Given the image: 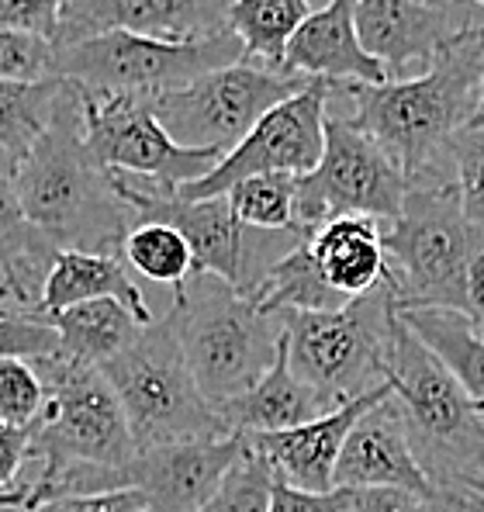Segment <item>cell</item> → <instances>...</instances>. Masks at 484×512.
Instances as JSON below:
<instances>
[{
	"instance_id": "cell-1",
	"label": "cell",
	"mask_w": 484,
	"mask_h": 512,
	"mask_svg": "<svg viewBox=\"0 0 484 512\" xmlns=\"http://www.w3.org/2000/svg\"><path fill=\"white\" fill-rule=\"evenodd\" d=\"M484 21L464 28L426 73L388 84H336L353 104V122L374 135L384 153L402 167L408 184L453 173L446 146L481 111Z\"/></svg>"
},
{
	"instance_id": "cell-2",
	"label": "cell",
	"mask_w": 484,
	"mask_h": 512,
	"mask_svg": "<svg viewBox=\"0 0 484 512\" xmlns=\"http://www.w3.org/2000/svg\"><path fill=\"white\" fill-rule=\"evenodd\" d=\"M18 194L28 222L59 250L125 260L121 253L135 218L111 170L97 163L83 139V97L73 84L56 122L18 163Z\"/></svg>"
},
{
	"instance_id": "cell-3",
	"label": "cell",
	"mask_w": 484,
	"mask_h": 512,
	"mask_svg": "<svg viewBox=\"0 0 484 512\" xmlns=\"http://www.w3.org/2000/svg\"><path fill=\"white\" fill-rule=\"evenodd\" d=\"M180 350L211 409L236 402L277 364L284 346L281 315H263L253 298H242L229 281L194 270L170 298Z\"/></svg>"
},
{
	"instance_id": "cell-4",
	"label": "cell",
	"mask_w": 484,
	"mask_h": 512,
	"mask_svg": "<svg viewBox=\"0 0 484 512\" xmlns=\"http://www.w3.org/2000/svg\"><path fill=\"white\" fill-rule=\"evenodd\" d=\"M384 253L398 312H464L467 270L484 253V222L467 215L453 173H436L408 184L402 215L384 232Z\"/></svg>"
},
{
	"instance_id": "cell-5",
	"label": "cell",
	"mask_w": 484,
	"mask_h": 512,
	"mask_svg": "<svg viewBox=\"0 0 484 512\" xmlns=\"http://www.w3.org/2000/svg\"><path fill=\"white\" fill-rule=\"evenodd\" d=\"M32 364L49 395L42 419L32 426V461L39 464L32 492L73 471L125 474L139 447L104 371L73 364L59 353Z\"/></svg>"
},
{
	"instance_id": "cell-6",
	"label": "cell",
	"mask_w": 484,
	"mask_h": 512,
	"mask_svg": "<svg viewBox=\"0 0 484 512\" xmlns=\"http://www.w3.org/2000/svg\"><path fill=\"white\" fill-rule=\"evenodd\" d=\"M281 322L291 371L336 409L391 384L398 305L388 281L339 312H287Z\"/></svg>"
},
{
	"instance_id": "cell-7",
	"label": "cell",
	"mask_w": 484,
	"mask_h": 512,
	"mask_svg": "<svg viewBox=\"0 0 484 512\" xmlns=\"http://www.w3.org/2000/svg\"><path fill=\"white\" fill-rule=\"evenodd\" d=\"M391 384L405 419L408 440L433 485L484 481V419L457 378L422 346L419 336L395 322L391 340Z\"/></svg>"
},
{
	"instance_id": "cell-8",
	"label": "cell",
	"mask_w": 484,
	"mask_h": 512,
	"mask_svg": "<svg viewBox=\"0 0 484 512\" xmlns=\"http://www.w3.org/2000/svg\"><path fill=\"white\" fill-rule=\"evenodd\" d=\"M111 177H115L121 201L132 208L135 225L139 222L173 225L191 243L198 270L229 281L242 298H253L256 288L267 281L270 270L308 232V229H287V232L249 229L232 212L229 198L187 201L177 194V187L156 184V180L128 177V173H115V170H111Z\"/></svg>"
},
{
	"instance_id": "cell-9",
	"label": "cell",
	"mask_w": 484,
	"mask_h": 512,
	"mask_svg": "<svg viewBox=\"0 0 484 512\" xmlns=\"http://www.w3.org/2000/svg\"><path fill=\"white\" fill-rule=\"evenodd\" d=\"M101 371L115 388L139 450L229 436L194 384L170 315H160L153 326L142 329L139 340Z\"/></svg>"
},
{
	"instance_id": "cell-10",
	"label": "cell",
	"mask_w": 484,
	"mask_h": 512,
	"mask_svg": "<svg viewBox=\"0 0 484 512\" xmlns=\"http://www.w3.org/2000/svg\"><path fill=\"white\" fill-rule=\"evenodd\" d=\"M246 59L232 32L204 42H160L146 35L108 32L73 45H56V77L90 97H153L194 84L204 73Z\"/></svg>"
},
{
	"instance_id": "cell-11",
	"label": "cell",
	"mask_w": 484,
	"mask_h": 512,
	"mask_svg": "<svg viewBox=\"0 0 484 512\" xmlns=\"http://www.w3.org/2000/svg\"><path fill=\"white\" fill-rule=\"evenodd\" d=\"M312 80L287 70H270L253 59L204 73L194 84L153 97L149 111L184 149H208L229 156L267 111L301 94Z\"/></svg>"
},
{
	"instance_id": "cell-12",
	"label": "cell",
	"mask_w": 484,
	"mask_h": 512,
	"mask_svg": "<svg viewBox=\"0 0 484 512\" xmlns=\"http://www.w3.org/2000/svg\"><path fill=\"white\" fill-rule=\"evenodd\" d=\"M408 177L353 118L329 115L319 167L298 180V225L319 229L343 215L391 225L405 208Z\"/></svg>"
},
{
	"instance_id": "cell-13",
	"label": "cell",
	"mask_w": 484,
	"mask_h": 512,
	"mask_svg": "<svg viewBox=\"0 0 484 512\" xmlns=\"http://www.w3.org/2000/svg\"><path fill=\"white\" fill-rule=\"evenodd\" d=\"M332 94H336L332 80H312L301 94L287 97L284 104L267 111L253 132L208 177L177 187V194L187 201L225 198L232 187L249 177H263V173L305 177L312 173L325 153V122H329Z\"/></svg>"
},
{
	"instance_id": "cell-14",
	"label": "cell",
	"mask_w": 484,
	"mask_h": 512,
	"mask_svg": "<svg viewBox=\"0 0 484 512\" xmlns=\"http://www.w3.org/2000/svg\"><path fill=\"white\" fill-rule=\"evenodd\" d=\"M83 139L97 163L128 177H146L166 187H184L208 177L222 153L184 149L166 135L146 101L139 97H90L83 94Z\"/></svg>"
},
{
	"instance_id": "cell-15",
	"label": "cell",
	"mask_w": 484,
	"mask_h": 512,
	"mask_svg": "<svg viewBox=\"0 0 484 512\" xmlns=\"http://www.w3.org/2000/svg\"><path fill=\"white\" fill-rule=\"evenodd\" d=\"M236 0H59L56 45L108 32L160 42H204L229 32Z\"/></svg>"
},
{
	"instance_id": "cell-16",
	"label": "cell",
	"mask_w": 484,
	"mask_h": 512,
	"mask_svg": "<svg viewBox=\"0 0 484 512\" xmlns=\"http://www.w3.org/2000/svg\"><path fill=\"white\" fill-rule=\"evenodd\" d=\"M478 18L446 0H357L360 42L388 80H412Z\"/></svg>"
},
{
	"instance_id": "cell-17",
	"label": "cell",
	"mask_w": 484,
	"mask_h": 512,
	"mask_svg": "<svg viewBox=\"0 0 484 512\" xmlns=\"http://www.w3.org/2000/svg\"><path fill=\"white\" fill-rule=\"evenodd\" d=\"M242 450H246V436L139 450V457L125 468V485L128 492L142 495L149 512H201Z\"/></svg>"
},
{
	"instance_id": "cell-18",
	"label": "cell",
	"mask_w": 484,
	"mask_h": 512,
	"mask_svg": "<svg viewBox=\"0 0 484 512\" xmlns=\"http://www.w3.org/2000/svg\"><path fill=\"white\" fill-rule=\"evenodd\" d=\"M332 488H346V492L402 488V492H412L419 499L433 492V481L422 471L412 440H408L395 395L388 402L374 405L346 436V447L339 454L336 474H332Z\"/></svg>"
},
{
	"instance_id": "cell-19",
	"label": "cell",
	"mask_w": 484,
	"mask_h": 512,
	"mask_svg": "<svg viewBox=\"0 0 484 512\" xmlns=\"http://www.w3.org/2000/svg\"><path fill=\"white\" fill-rule=\"evenodd\" d=\"M391 395H395V384H384V388L353 398V402L339 405L329 416L315 419L308 426L246 436V440L267 457L277 478H284L287 485L301 488V492H332V474H336L339 454L346 447V436L374 405L388 402Z\"/></svg>"
},
{
	"instance_id": "cell-20",
	"label": "cell",
	"mask_w": 484,
	"mask_h": 512,
	"mask_svg": "<svg viewBox=\"0 0 484 512\" xmlns=\"http://www.w3.org/2000/svg\"><path fill=\"white\" fill-rule=\"evenodd\" d=\"M284 70L332 84H388L384 66L360 42L357 0H329L322 11H312L287 45Z\"/></svg>"
},
{
	"instance_id": "cell-21",
	"label": "cell",
	"mask_w": 484,
	"mask_h": 512,
	"mask_svg": "<svg viewBox=\"0 0 484 512\" xmlns=\"http://www.w3.org/2000/svg\"><path fill=\"white\" fill-rule=\"evenodd\" d=\"M18 163L0 149V277L18 312L42 315L45 284L63 250L28 222L18 194Z\"/></svg>"
},
{
	"instance_id": "cell-22",
	"label": "cell",
	"mask_w": 484,
	"mask_h": 512,
	"mask_svg": "<svg viewBox=\"0 0 484 512\" xmlns=\"http://www.w3.org/2000/svg\"><path fill=\"white\" fill-rule=\"evenodd\" d=\"M336 405L325 395L305 384L287 364V350L281 346V357L270 367V374L236 402L222 405L218 419H222L229 436H263V433H284V429L308 426L315 419L329 416Z\"/></svg>"
},
{
	"instance_id": "cell-23",
	"label": "cell",
	"mask_w": 484,
	"mask_h": 512,
	"mask_svg": "<svg viewBox=\"0 0 484 512\" xmlns=\"http://www.w3.org/2000/svg\"><path fill=\"white\" fill-rule=\"evenodd\" d=\"M388 225L377 218L343 215L308 229V246L319 260L325 281L343 298H363L388 281V253H384Z\"/></svg>"
},
{
	"instance_id": "cell-24",
	"label": "cell",
	"mask_w": 484,
	"mask_h": 512,
	"mask_svg": "<svg viewBox=\"0 0 484 512\" xmlns=\"http://www.w3.org/2000/svg\"><path fill=\"white\" fill-rule=\"evenodd\" d=\"M101 298H115L142 326H153L160 315L153 312V305L142 295L139 281L132 277V270L125 267V260L118 256H101V253H77V250H63L49 274L42 295V315L66 312L73 305L83 301H101Z\"/></svg>"
},
{
	"instance_id": "cell-25",
	"label": "cell",
	"mask_w": 484,
	"mask_h": 512,
	"mask_svg": "<svg viewBox=\"0 0 484 512\" xmlns=\"http://www.w3.org/2000/svg\"><path fill=\"white\" fill-rule=\"evenodd\" d=\"M49 322L59 333V357L83 367H97V371L121 357L146 329L115 298L83 301V305L49 315Z\"/></svg>"
},
{
	"instance_id": "cell-26",
	"label": "cell",
	"mask_w": 484,
	"mask_h": 512,
	"mask_svg": "<svg viewBox=\"0 0 484 512\" xmlns=\"http://www.w3.org/2000/svg\"><path fill=\"white\" fill-rule=\"evenodd\" d=\"M402 322L429 353L457 378L484 419V336L457 308H408Z\"/></svg>"
},
{
	"instance_id": "cell-27",
	"label": "cell",
	"mask_w": 484,
	"mask_h": 512,
	"mask_svg": "<svg viewBox=\"0 0 484 512\" xmlns=\"http://www.w3.org/2000/svg\"><path fill=\"white\" fill-rule=\"evenodd\" d=\"M256 308L263 315H287V312H339L350 305L329 281H325L319 260L308 246V232L291 253L267 274V281L256 288Z\"/></svg>"
},
{
	"instance_id": "cell-28",
	"label": "cell",
	"mask_w": 484,
	"mask_h": 512,
	"mask_svg": "<svg viewBox=\"0 0 484 512\" xmlns=\"http://www.w3.org/2000/svg\"><path fill=\"white\" fill-rule=\"evenodd\" d=\"M308 18V0H236L229 11V32L242 42L246 59L284 70L287 45Z\"/></svg>"
},
{
	"instance_id": "cell-29",
	"label": "cell",
	"mask_w": 484,
	"mask_h": 512,
	"mask_svg": "<svg viewBox=\"0 0 484 512\" xmlns=\"http://www.w3.org/2000/svg\"><path fill=\"white\" fill-rule=\"evenodd\" d=\"M70 94V80L52 77L42 84H0V149L25 160L49 132Z\"/></svg>"
},
{
	"instance_id": "cell-30",
	"label": "cell",
	"mask_w": 484,
	"mask_h": 512,
	"mask_svg": "<svg viewBox=\"0 0 484 512\" xmlns=\"http://www.w3.org/2000/svg\"><path fill=\"white\" fill-rule=\"evenodd\" d=\"M125 267L135 270L142 281L170 288V295L177 288H184L187 277L198 270L194 263V250L173 225L163 222H139L125 239Z\"/></svg>"
},
{
	"instance_id": "cell-31",
	"label": "cell",
	"mask_w": 484,
	"mask_h": 512,
	"mask_svg": "<svg viewBox=\"0 0 484 512\" xmlns=\"http://www.w3.org/2000/svg\"><path fill=\"white\" fill-rule=\"evenodd\" d=\"M298 180L294 173H263L232 187L229 198L239 222L260 232H287L298 225Z\"/></svg>"
},
{
	"instance_id": "cell-32",
	"label": "cell",
	"mask_w": 484,
	"mask_h": 512,
	"mask_svg": "<svg viewBox=\"0 0 484 512\" xmlns=\"http://www.w3.org/2000/svg\"><path fill=\"white\" fill-rule=\"evenodd\" d=\"M274 481H277V471L270 468L267 457L246 440V450H242L239 461L225 471L222 485L215 488V495H211L208 506L201 512H270Z\"/></svg>"
},
{
	"instance_id": "cell-33",
	"label": "cell",
	"mask_w": 484,
	"mask_h": 512,
	"mask_svg": "<svg viewBox=\"0 0 484 512\" xmlns=\"http://www.w3.org/2000/svg\"><path fill=\"white\" fill-rule=\"evenodd\" d=\"M45 398L32 360H0V423L32 429L45 412Z\"/></svg>"
},
{
	"instance_id": "cell-34",
	"label": "cell",
	"mask_w": 484,
	"mask_h": 512,
	"mask_svg": "<svg viewBox=\"0 0 484 512\" xmlns=\"http://www.w3.org/2000/svg\"><path fill=\"white\" fill-rule=\"evenodd\" d=\"M446 156H450L453 184H457L467 215L474 222H484V115L453 135Z\"/></svg>"
},
{
	"instance_id": "cell-35",
	"label": "cell",
	"mask_w": 484,
	"mask_h": 512,
	"mask_svg": "<svg viewBox=\"0 0 484 512\" xmlns=\"http://www.w3.org/2000/svg\"><path fill=\"white\" fill-rule=\"evenodd\" d=\"M56 77V42L0 28V84H42Z\"/></svg>"
},
{
	"instance_id": "cell-36",
	"label": "cell",
	"mask_w": 484,
	"mask_h": 512,
	"mask_svg": "<svg viewBox=\"0 0 484 512\" xmlns=\"http://www.w3.org/2000/svg\"><path fill=\"white\" fill-rule=\"evenodd\" d=\"M59 353V333L45 315H0V360H45Z\"/></svg>"
},
{
	"instance_id": "cell-37",
	"label": "cell",
	"mask_w": 484,
	"mask_h": 512,
	"mask_svg": "<svg viewBox=\"0 0 484 512\" xmlns=\"http://www.w3.org/2000/svg\"><path fill=\"white\" fill-rule=\"evenodd\" d=\"M0 28H7V32H32L56 42L59 0H0Z\"/></svg>"
},
{
	"instance_id": "cell-38",
	"label": "cell",
	"mask_w": 484,
	"mask_h": 512,
	"mask_svg": "<svg viewBox=\"0 0 484 512\" xmlns=\"http://www.w3.org/2000/svg\"><path fill=\"white\" fill-rule=\"evenodd\" d=\"M353 495L357 492H346V488H332V492H301V488L287 485L284 478H277L270 512H350Z\"/></svg>"
},
{
	"instance_id": "cell-39",
	"label": "cell",
	"mask_w": 484,
	"mask_h": 512,
	"mask_svg": "<svg viewBox=\"0 0 484 512\" xmlns=\"http://www.w3.org/2000/svg\"><path fill=\"white\" fill-rule=\"evenodd\" d=\"M32 461V429L21 426H4L0 423V492H14L21 468Z\"/></svg>"
},
{
	"instance_id": "cell-40",
	"label": "cell",
	"mask_w": 484,
	"mask_h": 512,
	"mask_svg": "<svg viewBox=\"0 0 484 512\" xmlns=\"http://www.w3.org/2000/svg\"><path fill=\"white\" fill-rule=\"evenodd\" d=\"M146 509L139 492H108V495H80V499H56L35 509H4V512H139Z\"/></svg>"
},
{
	"instance_id": "cell-41",
	"label": "cell",
	"mask_w": 484,
	"mask_h": 512,
	"mask_svg": "<svg viewBox=\"0 0 484 512\" xmlns=\"http://www.w3.org/2000/svg\"><path fill=\"white\" fill-rule=\"evenodd\" d=\"M350 512H426V499L402 488H363L353 495Z\"/></svg>"
},
{
	"instance_id": "cell-42",
	"label": "cell",
	"mask_w": 484,
	"mask_h": 512,
	"mask_svg": "<svg viewBox=\"0 0 484 512\" xmlns=\"http://www.w3.org/2000/svg\"><path fill=\"white\" fill-rule=\"evenodd\" d=\"M426 512H484V495L467 481H443L426 495Z\"/></svg>"
},
{
	"instance_id": "cell-43",
	"label": "cell",
	"mask_w": 484,
	"mask_h": 512,
	"mask_svg": "<svg viewBox=\"0 0 484 512\" xmlns=\"http://www.w3.org/2000/svg\"><path fill=\"white\" fill-rule=\"evenodd\" d=\"M464 315L474 322V329H478V333L484 336V253L471 263V270H467Z\"/></svg>"
},
{
	"instance_id": "cell-44",
	"label": "cell",
	"mask_w": 484,
	"mask_h": 512,
	"mask_svg": "<svg viewBox=\"0 0 484 512\" xmlns=\"http://www.w3.org/2000/svg\"><path fill=\"white\" fill-rule=\"evenodd\" d=\"M28 499H32V481L18 485L14 492H0V512H4V509H25Z\"/></svg>"
},
{
	"instance_id": "cell-45",
	"label": "cell",
	"mask_w": 484,
	"mask_h": 512,
	"mask_svg": "<svg viewBox=\"0 0 484 512\" xmlns=\"http://www.w3.org/2000/svg\"><path fill=\"white\" fill-rule=\"evenodd\" d=\"M7 312H18V308L11 305V298H7V284H4V277H0V315H7Z\"/></svg>"
},
{
	"instance_id": "cell-46",
	"label": "cell",
	"mask_w": 484,
	"mask_h": 512,
	"mask_svg": "<svg viewBox=\"0 0 484 512\" xmlns=\"http://www.w3.org/2000/svg\"><path fill=\"white\" fill-rule=\"evenodd\" d=\"M446 4H471V7H478V11H484V0H446Z\"/></svg>"
},
{
	"instance_id": "cell-47",
	"label": "cell",
	"mask_w": 484,
	"mask_h": 512,
	"mask_svg": "<svg viewBox=\"0 0 484 512\" xmlns=\"http://www.w3.org/2000/svg\"><path fill=\"white\" fill-rule=\"evenodd\" d=\"M484 115V80H481V111H478V118Z\"/></svg>"
},
{
	"instance_id": "cell-48",
	"label": "cell",
	"mask_w": 484,
	"mask_h": 512,
	"mask_svg": "<svg viewBox=\"0 0 484 512\" xmlns=\"http://www.w3.org/2000/svg\"><path fill=\"white\" fill-rule=\"evenodd\" d=\"M474 488H478V492L484 495V481H474Z\"/></svg>"
},
{
	"instance_id": "cell-49",
	"label": "cell",
	"mask_w": 484,
	"mask_h": 512,
	"mask_svg": "<svg viewBox=\"0 0 484 512\" xmlns=\"http://www.w3.org/2000/svg\"><path fill=\"white\" fill-rule=\"evenodd\" d=\"M139 512H149V509H139Z\"/></svg>"
}]
</instances>
